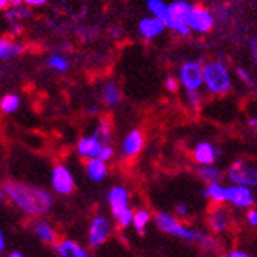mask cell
Returning a JSON list of instances; mask_svg holds the SVG:
<instances>
[{"instance_id": "obj_1", "label": "cell", "mask_w": 257, "mask_h": 257, "mask_svg": "<svg viewBox=\"0 0 257 257\" xmlns=\"http://www.w3.org/2000/svg\"><path fill=\"white\" fill-rule=\"evenodd\" d=\"M5 197L19 211L32 218L48 215L54 207V196L41 186L19 180H8L4 185Z\"/></svg>"}, {"instance_id": "obj_2", "label": "cell", "mask_w": 257, "mask_h": 257, "mask_svg": "<svg viewBox=\"0 0 257 257\" xmlns=\"http://www.w3.org/2000/svg\"><path fill=\"white\" fill-rule=\"evenodd\" d=\"M153 221L156 227H158V230H161L166 235L180 238L188 243H196L197 246L207 251H213L218 248V241L213 233H207L196 227L188 226L185 221L178 219L175 215L167 213V211H158V213L153 216Z\"/></svg>"}, {"instance_id": "obj_3", "label": "cell", "mask_w": 257, "mask_h": 257, "mask_svg": "<svg viewBox=\"0 0 257 257\" xmlns=\"http://www.w3.org/2000/svg\"><path fill=\"white\" fill-rule=\"evenodd\" d=\"M107 205L110 216L120 229L133 226L134 210L130 207V189L123 185H115L107 191Z\"/></svg>"}, {"instance_id": "obj_4", "label": "cell", "mask_w": 257, "mask_h": 257, "mask_svg": "<svg viewBox=\"0 0 257 257\" xmlns=\"http://www.w3.org/2000/svg\"><path fill=\"white\" fill-rule=\"evenodd\" d=\"M204 87L211 95H227L232 90L229 66L222 60H208L204 63Z\"/></svg>"}, {"instance_id": "obj_5", "label": "cell", "mask_w": 257, "mask_h": 257, "mask_svg": "<svg viewBox=\"0 0 257 257\" xmlns=\"http://www.w3.org/2000/svg\"><path fill=\"white\" fill-rule=\"evenodd\" d=\"M227 180L232 185H243L251 189L257 188V161L237 160L226 171Z\"/></svg>"}, {"instance_id": "obj_6", "label": "cell", "mask_w": 257, "mask_h": 257, "mask_svg": "<svg viewBox=\"0 0 257 257\" xmlns=\"http://www.w3.org/2000/svg\"><path fill=\"white\" fill-rule=\"evenodd\" d=\"M114 232V222L107 215L104 213H96L92 216L90 222H88V230H87V241L92 248H101L103 244L107 243Z\"/></svg>"}, {"instance_id": "obj_7", "label": "cell", "mask_w": 257, "mask_h": 257, "mask_svg": "<svg viewBox=\"0 0 257 257\" xmlns=\"http://www.w3.org/2000/svg\"><path fill=\"white\" fill-rule=\"evenodd\" d=\"M178 81L186 93H200L204 87V65L197 60H186L178 70Z\"/></svg>"}, {"instance_id": "obj_8", "label": "cell", "mask_w": 257, "mask_h": 257, "mask_svg": "<svg viewBox=\"0 0 257 257\" xmlns=\"http://www.w3.org/2000/svg\"><path fill=\"white\" fill-rule=\"evenodd\" d=\"M193 5H189L185 0H175L169 5V18L164 21L166 29H171L172 32L178 33V35L186 37L191 33L188 27V18L191 15Z\"/></svg>"}, {"instance_id": "obj_9", "label": "cell", "mask_w": 257, "mask_h": 257, "mask_svg": "<svg viewBox=\"0 0 257 257\" xmlns=\"http://www.w3.org/2000/svg\"><path fill=\"white\" fill-rule=\"evenodd\" d=\"M51 188L55 194L70 196L76 189V180L71 169L66 164H55L51 171Z\"/></svg>"}, {"instance_id": "obj_10", "label": "cell", "mask_w": 257, "mask_h": 257, "mask_svg": "<svg viewBox=\"0 0 257 257\" xmlns=\"http://www.w3.org/2000/svg\"><path fill=\"white\" fill-rule=\"evenodd\" d=\"M207 224L213 235H221L230 230L233 224V215L226 205H211L207 215Z\"/></svg>"}, {"instance_id": "obj_11", "label": "cell", "mask_w": 257, "mask_h": 257, "mask_svg": "<svg viewBox=\"0 0 257 257\" xmlns=\"http://www.w3.org/2000/svg\"><path fill=\"white\" fill-rule=\"evenodd\" d=\"M226 204L237 210H249L255 204V196L254 191L248 186L243 185H229L227 186V196H226Z\"/></svg>"}, {"instance_id": "obj_12", "label": "cell", "mask_w": 257, "mask_h": 257, "mask_svg": "<svg viewBox=\"0 0 257 257\" xmlns=\"http://www.w3.org/2000/svg\"><path fill=\"white\" fill-rule=\"evenodd\" d=\"M144 145H145V134H144V131L139 130V128L131 130L126 134V136L123 138L121 144H120V155H121V158L126 160V161H131L134 158H138V156L144 150Z\"/></svg>"}, {"instance_id": "obj_13", "label": "cell", "mask_w": 257, "mask_h": 257, "mask_svg": "<svg viewBox=\"0 0 257 257\" xmlns=\"http://www.w3.org/2000/svg\"><path fill=\"white\" fill-rule=\"evenodd\" d=\"M186 24H188V27L191 32L194 30L197 33H207L215 26V16L207 8L193 7L191 15H189Z\"/></svg>"}, {"instance_id": "obj_14", "label": "cell", "mask_w": 257, "mask_h": 257, "mask_svg": "<svg viewBox=\"0 0 257 257\" xmlns=\"http://www.w3.org/2000/svg\"><path fill=\"white\" fill-rule=\"evenodd\" d=\"M219 155V150L210 141H199L191 149V160L197 166H213Z\"/></svg>"}, {"instance_id": "obj_15", "label": "cell", "mask_w": 257, "mask_h": 257, "mask_svg": "<svg viewBox=\"0 0 257 257\" xmlns=\"http://www.w3.org/2000/svg\"><path fill=\"white\" fill-rule=\"evenodd\" d=\"M103 142L99 141L95 134H87V136H82L77 139L76 142V153L84 158L85 161L87 160H93V158H98L99 153H101V149H103Z\"/></svg>"}, {"instance_id": "obj_16", "label": "cell", "mask_w": 257, "mask_h": 257, "mask_svg": "<svg viewBox=\"0 0 257 257\" xmlns=\"http://www.w3.org/2000/svg\"><path fill=\"white\" fill-rule=\"evenodd\" d=\"M57 257H92L87 248L71 238H62L54 244Z\"/></svg>"}, {"instance_id": "obj_17", "label": "cell", "mask_w": 257, "mask_h": 257, "mask_svg": "<svg viewBox=\"0 0 257 257\" xmlns=\"http://www.w3.org/2000/svg\"><path fill=\"white\" fill-rule=\"evenodd\" d=\"M32 230L35 233V237L44 244H52L54 246V244L59 241V235H57L55 227L49 221L43 219V218H37L32 222Z\"/></svg>"}, {"instance_id": "obj_18", "label": "cell", "mask_w": 257, "mask_h": 257, "mask_svg": "<svg viewBox=\"0 0 257 257\" xmlns=\"http://www.w3.org/2000/svg\"><path fill=\"white\" fill-rule=\"evenodd\" d=\"M139 33H141V37L145 38V40H155V38H158L161 37L164 30H166V26H164V22L160 21L158 18H155V16H150V18H142L139 21Z\"/></svg>"}, {"instance_id": "obj_19", "label": "cell", "mask_w": 257, "mask_h": 257, "mask_svg": "<svg viewBox=\"0 0 257 257\" xmlns=\"http://www.w3.org/2000/svg\"><path fill=\"white\" fill-rule=\"evenodd\" d=\"M85 175L88 177V180L93 183H101L104 178L109 175V166L106 161L93 158V160H87L85 164Z\"/></svg>"}, {"instance_id": "obj_20", "label": "cell", "mask_w": 257, "mask_h": 257, "mask_svg": "<svg viewBox=\"0 0 257 257\" xmlns=\"http://www.w3.org/2000/svg\"><path fill=\"white\" fill-rule=\"evenodd\" d=\"M101 99L107 107H115L121 103V88L115 81H106L101 87Z\"/></svg>"}, {"instance_id": "obj_21", "label": "cell", "mask_w": 257, "mask_h": 257, "mask_svg": "<svg viewBox=\"0 0 257 257\" xmlns=\"http://www.w3.org/2000/svg\"><path fill=\"white\" fill-rule=\"evenodd\" d=\"M202 196L208 199L211 205H226V196H227V186L222 183H210L205 185Z\"/></svg>"}, {"instance_id": "obj_22", "label": "cell", "mask_w": 257, "mask_h": 257, "mask_svg": "<svg viewBox=\"0 0 257 257\" xmlns=\"http://www.w3.org/2000/svg\"><path fill=\"white\" fill-rule=\"evenodd\" d=\"M24 44H21L15 40L2 37L0 38V60H11L24 52Z\"/></svg>"}, {"instance_id": "obj_23", "label": "cell", "mask_w": 257, "mask_h": 257, "mask_svg": "<svg viewBox=\"0 0 257 257\" xmlns=\"http://www.w3.org/2000/svg\"><path fill=\"white\" fill-rule=\"evenodd\" d=\"M196 175L199 177V180H202L205 185H210V183H221L222 177L226 174L213 164V166H197Z\"/></svg>"}, {"instance_id": "obj_24", "label": "cell", "mask_w": 257, "mask_h": 257, "mask_svg": "<svg viewBox=\"0 0 257 257\" xmlns=\"http://www.w3.org/2000/svg\"><path fill=\"white\" fill-rule=\"evenodd\" d=\"M153 221V215L150 213L149 208L141 207L138 210H134V216H133V229L138 233H144L147 230L149 224Z\"/></svg>"}, {"instance_id": "obj_25", "label": "cell", "mask_w": 257, "mask_h": 257, "mask_svg": "<svg viewBox=\"0 0 257 257\" xmlns=\"http://www.w3.org/2000/svg\"><path fill=\"white\" fill-rule=\"evenodd\" d=\"M95 136L103 144H112V123L109 118H99L93 131Z\"/></svg>"}, {"instance_id": "obj_26", "label": "cell", "mask_w": 257, "mask_h": 257, "mask_svg": "<svg viewBox=\"0 0 257 257\" xmlns=\"http://www.w3.org/2000/svg\"><path fill=\"white\" fill-rule=\"evenodd\" d=\"M147 8L152 13V16L158 18L163 22L169 18V5H166L163 0H149Z\"/></svg>"}, {"instance_id": "obj_27", "label": "cell", "mask_w": 257, "mask_h": 257, "mask_svg": "<svg viewBox=\"0 0 257 257\" xmlns=\"http://www.w3.org/2000/svg\"><path fill=\"white\" fill-rule=\"evenodd\" d=\"M21 107V98L16 93H8L0 99V110L4 114H15Z\"/></svg>"}, {"instance_id": "obj_28", "label": "cell", "mask_w": 257, "mask_h": 257, "mask_svg": "<svg viewBox=\"0 0 257 257\" xmlns=\"http://www.w3.org/2000/svg\"><path fill=\"white\" fill-rule=\"evenodd\" d=\"M48 66L57 73H65L70 68V62L62 54H51L48 57Z\"/></svg>"}, {"instance_id": "obj_29", "label": "cell", "mask_w": 257, "mask_h": 257, "mask_svg": "<svg viewBox=\"0 0 257 257\" xmlns=\"http://www.w3.org/2000/svg\"><path fill=\"white\" fill-rule=\"evenodd\" d=\"M29 16H30V10L27 5L19 7V8H8L5 11V18H7V21L11 22V24H13V22H19Z\"/></svg>"}, {"instance_id": "obj_30", "label": "cell", "mask_w": 257, "mask_h": 257, "mask_svg": "<svg viewBox=\"0 0 257 257\" xmlns=\"http://www.w3.org/2000/svg\"><path fill=\"white\" fill-rule=\"evenodd\" d=\"M98 158L106 161V163L112 161L115 158V149H114V145L112 144H104L103 149H101V153H99Z\"/></svg>"}, {"instance_id": "obj_31", "label": "cell", "mask_w": 257, "mask_h": 257, "mask_svg": "<svg viewBox=\"0 0 257 257\" xmlns=\"http://www.w3.org/2000/svg\"><path fill=\"white\" fill-rule=\"evenodd\" d=\"M164 85L171 93H177L178 90H180V81H178L177 77H174V76H167L166 81H164Z\"/></svg>"}, {"instance_id": "obj_32", "label": "cell", "mask_w": 257, "mask_h": 257, "mask_svg": "<svg viewBox=\"0 0 257 257\" xmlns=\"http://www.w3.org/2000/svg\"><path fill=\"white\" fill-rule=\"evenodd\" d=\"M175 216L182 221H186L189 216H191V211H189V207L186 204H177L175 207Z\"/></svg>"}, {"instance_id": "obj_33", "label": "cell", "mask_w": 257, "mask_h": 257, "mask_svg": "<svg viewBox=\"0 0 257 257\" xmlns=\"http://www.w3.org/2000/svg\"><path fill=\"white\" fill-rule=\"evenodd\" d=\"M186 101L189 107L197 110L200 107V103H202V98H200V93H186Z\"/></svg>"}, {"instance_id": "obj_34", "label": "cell", "mask_w": 257, "mask_h": 257, "mask_svg": "<svg viewBox=\"0 0 257 257\" xmlns=\"http://www.w3.org/2000/svg\"><path fill=\"white\" fill-rule=\"evenodd\" d=\"M235 73H237V76L240 77V81H241V82H244L246 85H252V84H254L251 74H249L246 70H244V68H240V66H238V68L235 70Z\"/></svg>"}, {"instance_id": "obj_35", "label": "cell", "mask_w": 257, "mask_h": 257, "mask_svg": "<svg viewBox=\"0 0 257 257\" xmlns=\"http://www.w3.org/2000/svg\"><path fill=\"white\" fill-rule=\"evenodd\" d=\"M244 218H246L248 226L257 229V208H249V210H246V216H244Z\"/></svg>"}, {"instance_id": "obj_36", "label": "cell", "mask_w": 257, "mask_h": 257, "mask_svg": "<svg viewBox=\"0 0 257 257\" xmlns=\"http://www.w3.org/2000/svg\"><path fill=\"white\" fill-rule=\"evenodd\" d=\"M224 257H251V254L243 249H230L224 254Z\"/></svg>"}, {"instance_id": "obj_37", "label": "cell", "mask_w": 257, "mask_h": 257, "mask_svg": "<svg viewBox=\"0 0 257 257\" xmlns=\"http://www.w3.org/2000/svg\"><path fill=\"white\" fill-rule=\"evenodd\" d=\"M27 7H43L48 4V0H24Z\"/></svg>"}, {"instance_id": "obj_38", "label": "cell", "mask_w": 257, "mask_h": 257, "mask_svg": "<svg viewBox=\"0 0 257 257\" xmlns=\"http://www.w3.org/2000/svg\"><path fill=\"white\" fill-rule=\"evenodd\" d=\"M21 32H22V26L19 24V22H13V24H11V33H15V35H19Z\"/></svg>"}, {"instance_id": "obj_39", "label": "cell", "mask_w": 257, "mask_h": 257, "mask_svg": "<svg viewBox=\"0 0 257 257\" xmlns=\"http://www.w3.org/2000/svg\"><path fill=\"white\" fill-rule=\"evenodd\" d=\"M5 248H7V238L4 235L2 229H0V251H5Z\"/></svg>"}, {"instance_id": "obj_40", "label": "cell", "mask_w": 257, "mask_h": 257, "mask_svg": "<svg viewBox=\"0 0 257 257\" xmlns=\"http://www.w3.org/2000/svg\"><path fill=\"white\" fill-rule=\"evenodd\" d=\"M248 126L252 130H257V115H252L248 118Z\"/></svg>"}, {"instance_id": "obj_41", "label": "cell", "mask_w": 257, "mask_h": 257, "mask_svg": "<svg viewBox=\"0 0 257 257\" xmlns=\"http://www.w3.org/2000/svg\"><path fill=\"white\" fill-rule=\"evenodd\" d=\"M24 0H11L10 2V8H19V7H24Z\"/></svg>"}, {"instance_id": "obj_42", "label": "cell", "mask_w": 257, "mask_h": 257, "mask_svg": "<svg viewBox=\"0 0 257 257\" xmlns=\"http://www.w3.org/2000/svg\"><path fill=\"white\" fill-rule=\"evenodd\" d=\"M249 48H251V51H252V54H254V57H255V55H257V38H252V40H251Z\"/></svg>"}, {"instance_id": "obj_43", "label": "cell", "mask_w": 257, "mask_h": 257, "mask_svg": "<svg viewBox=\"0 0 257 257\" xmlns=\"http://www.w3.org/2000/svg\"><path fill=\"white\" fill-rule=\"evenodd\" d=\"M11 0H0V10H8Z\"/></svg>"}, {"instance_id": "obj_44", "label": "cell", "mask_w": 257, "mask_h": 257, "mask_svg": "<svg viewBox=\"0 0 257 257\" xmlns=\"http://www.w3.org/2000/svg\"><path fill=\"white\" fill-rule=\"evenodd\" d=\"M8 257H26L22 252H19V251H13V252H10V255Z\"/></svg>"}, {"instance_id": "obj_45", "label": "cell", "mask_w": 257, "mask_h": 257, "mask_svg": "<svg viewBox=\"0 0 257 257\" xmlns=\"http://www.w3.org/2000/svg\"><path fill=\"white\" fill-rule=\"evenodd\" d=\"M5 199V189H4V185H0V202Z\"/></svg>"}, {"instance_id": "obj_46", "label": "cell", "mask_w": 257, "mask_h": 257, "mask_svg": "<svg viewBox=\"0 0 257 257\" xmlns=\"http://www.w3.org/2000/svg\"><path fill=\"white\" fill-rule=\"evenodd\" d=\"M110 35H114V38H118L120 30H117V29H110Z\"/></svg>"}, {"instance_id": "obj_47", "label": "cell", "mask_w": 257, "mask_h": 257, "mask_svg": "<svg viewBox=\"0 0 257 257\" xmlns=\"http://www.w3.org/2000/svg\"><path fill=\"white\" fill-rule=\"evenodd\" d=\"M88 114H98V107L96 106H92L90 109H88Z\"/></svg>"}, {"instance_id": "obj_48", "label": "cell", "mask_w": 257, "mask_h": 257, "mask_svg": "<svg viewBox=\"0 0 257 257\" xmlns=\"http://www.w3.org/2000/svg\"><path fill=\"white\" fill-rule=\"evenodd\" d=\"M255 60H257V55H255Z\"/></svg>"}]
</instances>
